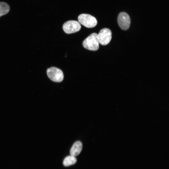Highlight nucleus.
I'll return each instance as SVG.
<instances>
[{"instance_id": "f257e3e1", "label": "nucleus", "mask_w": 169, "mask_h": 169, "mask_svg": "<svg viewBox=\"0 0 169 169\" xmlns=\"http://www.w3.org/2000/svg\"><path fill=\"white\" fill-rule=\"evenodd\" d=\"M97 34L93 33L86 38L83 42V45L85 49L91 51H96L99 47Z\"/></svg>"}, {"instance_id": "f03ea898", "label": "nucleus", "mask_w": 169, "mask_h": 169, "mask_svg": "<svg viewBox=\"0 0 169 169\" xmlns=\"http://www.w3.org/2000/svg\"><path fill=\"white\" fill-rule=\"evenodd\" d=\"M78 20L79 23L88 28H93L97 24L96 18L89 14L83 13L79 15Z\"/></svg>"}, {"instance_id": "7ed1b4c3", "label": "nucleus", "mask_w": 169, "mask_h": 169, "mask_svg": "<svg viewBox=\"0 0 169 169\" xmlns=\"http://www.w3.org/2000/svg\"><path fill=\"white\" fill-rule=\"evenodd\" d=\"M47 74L50 79L54 82H61L64 79V74L62 71L56 67H52L48 69Z\"/></svg>"}, {"instance_id": "20e7f679", "label": "nucleus", "mask_w": 169, "mask_h": 169, "mask_svg": "<svg viewBox=\"0 0 169 169\" xmlns=\"http://www.w3.org/2000/svg\"><path fill=\"white\" fill-rule=\"evenodd\" d=\"M81 28L79 22L75 20H69L65 22L63 26L64 31L67 34H71L79 31Z\"/></svg>"}, {"instance_id": "39448f33", "label": "nucleus", "mask_w": 169, "mask_h": 169, "mask_svg": "<svg viewBox=\"0 0 169 169\" xmlns=\"http://www.w3.org/2000/svg\"><path fill=\"white\" fill-rule=\"evenodd\" d=\"M99 43L105 45L108 44L112 38V33L109 28H105L101 29L97 34Z\"/></svg>"}, {"instance_id": "423d86ee", "label": "nucleus", "mask_w": 169, "mask_h": 169, "mask_svg": "<svg viewBox=\"0 0 169 169\" xmlns=\"http://www.w3.org/2000/svg\"><path fill=\"white\" fill-rule=\"evenodd\" d=\"M117 21L119 27L124 30L128 29L130 25L131 19L129 15L126 13H120L118 17Z\"/></svg>"}, {"instance_id": "0eeeda50", "label": "nucleus", "mask_w": 169, "mask_h": 169, "mask_svg": "<svg viewBox=\"0 0 169 169\" xmlns=\"http://www.w3.org/2000/svg\"><path fill=\"white\" fill-rule=\"evenodd\" d=\"M82 144L80 141L75 142L70 150V155L74 156L78 155L82 151Z\"/></svg>"}, {"instance_id": "6e6552de", "label": "nucleus", "mask_w": 169, "mask_h": 169, "mask_svg": "<svg viewBox=\"0 0 169 169\" xmlns=\"http://www.w3.org/2000/svg\"><path fill=\"white\" fill-rule=\"evenodd\" d=\"M77 162L75 156L70 155L67 156L63 161V165L65 166H68L75 164Z\"/></svg>"}, {"instance_id": "1a4fd4ad", "label": "nucleus", "mask_w": 169, "mask_h": 169, "mask_svg": "<svg viewBox=\"0 0 169 169\" xmlns=\"http://www.w3.org/2000/svg\"><path fill=\"white\" fill-rule=\"evenodd\" d=\"M10 8L7 3L0 2V17L7 14L9 11Z\"/></svg>"}]
</instances>
